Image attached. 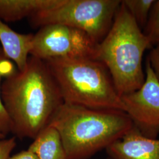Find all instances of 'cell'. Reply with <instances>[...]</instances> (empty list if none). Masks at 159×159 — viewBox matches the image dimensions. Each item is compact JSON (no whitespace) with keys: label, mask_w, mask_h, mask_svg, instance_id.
Here are the masks:
<instances>
[{"label":"cell","mask_w":159,"mask_h":159,"mask_svg":"<svg viewBox=\"0 0 159 159\" xmlns=\"http://www.w3.org/2000/svg\"><path fill=\"white\" fill-rule=\"evenodd\" d=\"M17 145L16 137L4 139L0 141V159H8Z\"/></svg>","instance_id":"obj_15"},{"label":"cell","mask_w":159,"mask_h":159,"mask_svg":"<svg viewBox=\"0 0 159 159\" xmlns=\"http://www.w3.org/2000/svg\"><path fill=\"white\" fill-rule=\"evenodd\" d=\"M56 80L64 102L100 110L124 106L105 65L92 58L44 61Z\"/></svg>","instance_id":"obj_4"},{"label":"cell","mask_w":159,"mask_h":159,"mask_svg":"<svg viewBox=\"0 0 159 159\" xmlns=\"http://www.w3.org/2000/svg\"><path fill=\"white\" fill-rule=\"evenodd\" d=\"M147 37L122 1L107 34L98 44L96 59L108 69L120 96L139 89L145 80L144 51Z\"/></svg>","instance_id":"obj_3"},{"label":"cell","mask_w":159,"mask_h":159,"mask_svg":"<svg viewBox=\"0 0 159 159\" xmlns=\"http://www.w3.org/2000/svg\"><path fill=\"white\" fill-rule=\"evenodd\" d=\"M120 97L124 111L133 125L144 136L157 139L159 134V81L148 61L142 87Z\"/></svg>","instance_id":"obj_7"},{"label":"cell","mask_w":159,"mask_h":159,"mask_svg":"<svg viewBox=\"0 0 159 159\" xmlns=\"http://www.w3.org/2000/svg\"><path fill=\"white\" fill-rule=\"evenodd\" d=\"M106 150L110 159H159V139L144 136L133 126Z\"/></svg>","instance_id":"obj_8"},{"label":"cell","mask_w":159,"mask_h":159,"mask_svg":"<svg viewBox=\"0 0 159 159\" xmlns=\"http://www.w3.org/2000/svg\"><path fill=\"white\" fill-rule=\"evenodd\" d=\"M49 125L59 133L67 159H89L119 140L134 126L125 111L63 102Z\"/></svg>","instance_id":"obj_2"},{"label":"cell","mask_w":159,"mask_h":159,"mask_svg":"<svg viewBox=\"0 0 159 159\" xmlns=\"http://www.w3.org/2000/svg\"><path fill=\"white\" fill-rule=\"evenodd\" d=\"M1 98L16 137L34 139L48 127L64 102L44 61L30 56L25 69L4 80Z\"/></svg>","instance_id":"obj_1"},{"label":"cell","mask_w":159,"mask_h":159,"mask_svg":"<svg viewBox=\"0 0 159 159\" xmlns=\"http://www.w3.org/2000/svg\"><path fill=\"white\" fill-rule=\"evenodd\" d=\"M65 0H0V20L16 22L56 8Z\"/></svg>","instance_id":"obj_10"},{"label":"cell","mask_w":159,"mask_h":159,"mask_svg":"<svg viewBox=\"0 0 159 159\" xmlns=\"http://www.w3.org/2000/svg\"><path fill=\"white\" fill-rule=\"evenodd\" d=\"M144 29L150 47L159 44V0L155 1Z\"/></svg>","instance_id":"obj_14"},{"label":"cell","mask_w":159,"mask_h":159,"mask_svg":"<svg viewBox=\"0 0 159 159\" xmlns=\"http://www.w3.org/2000/svg\"><path fill=\"white\" fill-rule=\"evenodd\" d=\"M8 159H38L37 156L29 150H23L10 156Z\"/></svg>","instance_id":"obj_17"},{"label":"cell","mask_w":159,"mask_h":159,"mask_svg":"<svg viewBox=\"0 0 159 159\" xmlns=\"http://www.w3.org/2000/svg\"><path fill=\"white\" fill-rule=\"evenodd\" d=\"M34 34H20L0 20V42L7 58L21 71L26 67L33 47Z\"/></svg>","instance_id":"obj_9"},{"label":"cell","mask_w":159,"mask_h":159,"mask_svg":"<svg viewBox=\"0 0 159 159\" xmlns=\"http://www.w3.org/2000/svg\"><path fill=\"white\" fill-rule=\"evenodd\" d=\"M147 61L150 64L151 68H152L154 73L159 81V44L154 46L150 51Z\"/></svg>","instance_id":"obj_16"},{"label":"cell","mask_w":159,"mask_h":159,"mask_svg":"<svg viewBox=\"0 0 159 159\" xmlns=\"http://www.w3.org/2000/svg\"><path fill=\"white\" fill-rule=\"evenodd\" d=\"M156 0H122L140 29L144 28Z\"/></svg>","instance_id":"obj_13"},{"label":"cell","mask_w":159,"mask_h":159,"mask_svg":"<svg viewBox=\"0 0 159 159\" xmlns=\"http://www.w3.org/2000/svg\"><path fill=\"white\" fill-rule=\"evenodd\" d=\"M6 135L4 134H3L1 131H0V141L2 140V139H5L6 138Z\"/></svg>","instance_id":"obj_18"},{"label":"cell","mask_w":159,"mask_h":159,"mask_svg":"<svg viewBox=\"0 0 159 159\" xmlns=\"http://www.w3.org/2000/svg\"><path fill=\"white\" fill-rule=\"evenodd\" d=\"M98 44L79 29L61 24L47 25L34 34L30 56L43 61L58 58L96 59Z\"/></svg>","instance_id":"obj_6"},{"label":"cell","mask_w":159,"mask_h":159,"mask_svg":"<svg viewBox=\"0 0 159 159\" xmlns=\"http://www.w3.org/2000/svg\"><path fill=\"white\" fill-rule=\"evenodd\" d=\"M28 150L38 159H67L60 136L56 129L50 125L34 139Z\"/></svg>","instance_id":"obj_11"},{"label":"cell","mask_w":159,"mask_h":159,"mask_svg":"<svg viewBox=\"0 0 159 159\" xmlns=\"http://www.w3.org/2000/svg\"><path fill=\"white\" fill-rule=\"evenodd\" d=\"M121 0H65L56 8L39 12L29 18L33 27L61 24L79 29L97 43L108 33Z\"/></svg>","instance_id":"obj_5"},{"label":"cell","mask_w":159,"mask_h":159,"mask_svg":"<svg viewBox=\"0 0 159 159\" xmlns=\"http://www.w3.org/2000/svg\"><path fill=\"white\" fill-rule=\"evenodd\" d=\"M17 68L10 60L4 56L2 50L0 49V131L7 135L12 131L11 121L3 104L1 88V81L2 78H7L16 72Z\"/></svg>","instance_id":"obj_12"}]
</instances>
